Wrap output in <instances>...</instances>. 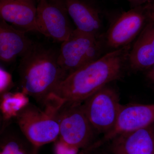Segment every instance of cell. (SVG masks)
Instances as JSON below:
<instances>
[{"label":"cell","instance_id":"1","mask_svg":"<svg viewBox=\"0 0 154 154\" xmlns=\"http://www.w3.org/2000/svg\"><path fill=\"white\" fill-rule=\"evenodd\" d=\"M129 50L128 45L116 49L69 74L46 101L55 105L65 102L82 104L109 83L121 78Z\"/></svg>","mask_w":154,"mask_h":154},{"label":"cell","instance_id":"2","mask_svg":"<svg viewBox=\"0 0 154 154\" xmlns=\"http://www.w3.org/2000/svg\"><path fill=\"white\" fill-rule=\"evenodd\" d=\"M58 54L51 48L34 42L20 60L18 69L23 93L43 105L67 76L58 63Z\"/></svg>","mask_w":154,"mask_h":154},{"label":"cell","instance_id":"3","mask_svg":"<svg viewBox=\"0 0 154 154\" xmlns=\"http://www.w3.org/2000/svg\"><path fill=\"white\" fill-rule=\"evenodd\" d=\"M48 110L59 125L56 154H78L80 149L88 148L97 141L98 133L88 120L82 104L65 102Z\"/></svg>","mask_w":154,"mask_h":154},{"label":"cell","instance_id":"4","mask_svg":"<svg viewBox=\"0 0 154 154\" xmlns=\"http://www.w3.org/2000/svg\"><path fill=\"white\" fill-rule=\"evenodd\" d=\"M101 35L94 36L75 29L62 43L58 63L68 75L101 57Z\"/></svg>","mask_w":154,"mask_h":154},{"label":"cell","instance_id":"5","mask_svg":"<svg viewBox=\"0 0 154 154\" xmlns=\"http://www.w3.org/2000/svg\"><path fill=\"white\" fill-rule=\"evenodd\" d=\"M16 122L25 137L40 147L55 141L59 135V125L55 116L48 110H42L26 103L16 114Z\"/></svg>","mask_w":154,"mask_h":154},{"label":"cell","instance_id":"6","mask_svg":"<svg viewBox=\"0 0 154 154\" xmlns=\"http://www.w3.org/2000/svg\"><path fill=\"white\" fill-rule=\"evenodd\" d=\"M122 105L117 91L107 85L82 103L83 109L91 124L98 134L103 135L114 128Z\"/></svg>","mask_w":154,"mask_h":154},{"label":"cell","instance_id":"7","mask_svg":"<svg viewBox=\"0 0 154 154\" xmlns=\"http://www.w3.org/2000/svg\"><path fill=\"white\" fill-rule=\"evenodd\" d=\"M36 22L38 33L63 42L74 29L68 14L58 0H37Z\"/></svg>","mask_w":154,"mask_h":154},{"label":"cell","instance_id":"8","mask_svg":"<svg viewBox=\"0 0 154 154\" xmlns=\"http://www.w3.org/2000/svg\"><path fill=\"white\" fill-rule=\"evenodd\" d=\"M154 123V104L122 105L115 125L89 148L96 149L119 135L146 127Z\"/></svg>","mask_w":154,"mask_h":154},{"label":"cell","instance_id":"9","mask_svg":"<svg viewBox=\"0 0 154 154\" xmlns=\"http://www.w3.org/2000/svg\"><path fill=\"white\" fill-rule=\"evenodd\" d=\"M148 19L143 5L122 13L107 31V45L115 50L127 46L140 33Z\"/></svg>","mask_w":154,"mask_h":154},{"label":"cell","instance_id":"10","mask_svg":"<svg viewBox=\"0 0 154 154\" xmlns=\"http://www.w3.org/2000/svg\"><path fill=\"white\" fill-rule=\"evenodd\" d=\"M37 0H0V17L18 30L38 32Z\"/></svg>","mask_w":154,"mask_h":154},{"label":"cell","instance_id":"11","mask_svg":"<svg viewBox=\"0 0 154 154\" xmlns=\"http://www.w3.org/2000/svg\"><path fill=\"white\" fill-rule=\"evenodd\" d=\"M75 25L76 29L94 36H100L102 27L99 9L90 0H58Z\"/></svg>","mask_w":154,"mask_h":154},{"label":"cell","instance_id":"12","mask_svg":"<svg viewBox=\"0 0 154 154\" xmlns=\"http://www.w3.org/2000/svg\"><path fill=\"white\" fill-rule=\"evenodd\" d=\"M110 142L113 154H154V123L119 135Z\"/></svg>","mask_w":154,"mask_h":154},{"label":"cell","instance_id":"13","mask_svg":"<svg viewBox=\"0 0 154 154\" xmlns=\"http://www.w3.org/2000/svg\"><path fill=\"white\" fill-rule=\"evenodd\" d=\"M34 42L26 32L16 29L3 19H0V60L11 63L22 57L31 48Z\"/></svg>","mask_w":154,"mask_h":154},{"label":"cell","instance_id":"14","mask_svg":"<svg viewBox=\"0 0 154 154\" xmlns=\"http://www.w3.org/2000/svg\"><path fill=\"white\" fill-rule=\"evenodd\" d=\"M128 59L131 68L137 71L148 70L154 64V22L151 19L129 51Z\"/></svg>","mask_w":154,"mask_h":154},{"label":"cell","instance_id":"15","mask_svg":"<svg viewBox=\"0 0 154 154\" xmlns=\"http://www.w3.org/2000/svg\"><path fill=\"white\" fill-rule=\"evenodd\" d=\"M39 147L28 140L19 131L7 125L1 132L0 154H34Z\"/></svg>","mask_w":154,"mask_h":154},{"label":"cell","instance_id":"16","mask_svg":"<svg viewBox=\"0 0 154 154\" xmlns=\"http://www.w3.org/2000/svg\"><path fill=\"white\" fill-rule=\"evenodd\" d=\"M1 89H4L8 87L11 81V75L8 73L3 69H1Z\"/></svg>","mask_w":154,"mask_h":154},{"label":"cell","instance_id":"17","mask_svg":"<svg viewBox=\"0 0 154 154\" xmlns=\"http://www.w3.org/2000/svg\"><path fill=\"white\" fill-rule=\"evenodd\" d=\"M143 6L148 18L154 22V1L146 4Z\"/></svg>","mask_w":154,"mask_h":154},{"label":"cell","instance_id":"18","mask_svg":"<svg viewBox=\"0 0 154 154\" xmlns=\"http://www.w3.org/2000/svg\"><path fill=\"white\" fill-rule=\"evenodd\" d=\"M126 1L129 2L132 5L134 6V7H136L144 5L148 3L154 2V0H126Z\"/></svg>","mask_w":154,"mask_h":154},{"label":"cell","instance_id":"19","mask_svg":"<svg viewBox=\"0 0 154 154\" xmlns=\"http://www.w3.org/2000/svg\"><path fill=\"white\" fill-rule=\"evenodd\" d=\"M146 77L149 82L154 86V64L151 68L148 70Z\"/></svg>","mask_w":154,"mask_h":154},{"label":"cell","instance_id":"20","mask_svg":"<svg viewBox=\"0 0 154 154\" xmlns=\"http://www.w3.org/2000/svg\"><path fill=\"white\" fill-rule=\"evenodd\" d=\"M85 152L88 153V154H106L105 153L102 152L98 151V150L97 149H85L84 150Z\"/></svg>","mask_w":154,"mask_h":154},{"label":"cell","instance_id":"21","mask_svg":"<svg viewBox=\"0 0 154 154\" xmlns=\"http://www.w3.org/2000/svg\"><path fill=\"white\" fill-rule=\"evenodd\" d=\"M78 154H88L86 152H85L84 150H82V151L80 152H79Z\"/></svg>","mask_w":154,"mask_h":154},{"label":"cell","instance_id":"22","mask_svg":"<svg viewBox=\"0 0 154 154\" xmlns=\"http://www.w3.org/2000/svg\"><path fill=\"white\" fill-rule=\"evenodd\" d=\"M38 150H37V151H36V152H35V153L34 154H38Z\"/></svg>","mask_w":154,"mask_h":154},{"label":"cell","instance_id":"23","mask_svg":"<svg viewBox=\"0 0 154 154\" xmlns=\"http://www.w3.org/2000/svg\"></svg>","mask_w":154,"mask_h":154}]
</instances>
